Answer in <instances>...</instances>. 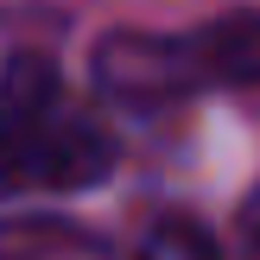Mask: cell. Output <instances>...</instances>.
<instances>
[{
	"mask_svg": "<svg viewBox=\"0 0 260 260\" xmlns=\"http://www.w3.org/2000/svg\"><path fill=\"white\" fill-rule=\"evenodd\" d=\"M95 89L127 108H165L178 95L210 89L197 57V38H152V32H114L95 45Z\"/></svg>",
	"mask_w": 260,
	"mask_h": 260,
	"instance_id": "cell-2",
	"label": "cell"
},
{
	"mask_svg": "<svg viewBox=\"0 0 260 260\" xmlns=\"http://www.w3.org/2000/svg\"><path fill=\"white\" fill-rule=\"evenodd\" d=\"M197 57H203L210 89H216V83L254 89V83H260V7H254V13H229V19L203 25V32H197Z\"/></svg>",
	"mask_w": 260,
	"mask_h": 260,
	"instance_id": "cell-4",
	"label": "cell"
},
{
	"mask_svg": "<svg viewBox=\"0 0 260 260\" xmlns=\"http://www.w3.org/2000/svg\"><path fill=\"white\" fill-rule=\"evenodd\" d=\"M235 260H260V184L248 190V203L235 216Z\"/></svg>",
	"mask_w": 260,
	"mask_h": 260,
	"instance_id": "cell-6",
	"label": "cell"
},
{
	"mask_svg": "<svg viewBox=\"0 0 260 260\" xmlns=\"http://www.w3.org/2000/svg\"><path fill=\"white\" fill-rule=\"evenodd\" d=\"M0 260H114V248L63 216H0Z\"/></svg>",
	"mask_w": 260,
	"mask_h": 260,
	"instance_id": "cell-3",
	"label": "cell"
},
{
	"mask_svg": "<svg viewBox=\"0 0 260 260\" xmlns=\"http://www.w3.org/2000/svg\"><path fill=\"white\" fill-rule=\"evenodd\" d=\"M114 172V140L63 108L57 63L13 57L0 70V197L7 190H89Z\"/></svg>",
	"mask_w": 260,
	"mask_h": 260,
	"instance_id": "cell-1",
	"label": "cell"
},
{
	"mask_svg": "<svg viewBox=\"0 0 260 260\" xmlns=\"http://www.w3.org/2000/svg\"><path fill=\"white\" fill-rule=\"evenodd\" d=\"M134 260H222V248L197 216H165V222H152V235L140 241Z\"/></svg>",
	"mask_w": 260,
	"mask_h": 260,
	"instance_id": "cell-5",
	"label": "cell"
}]
</instances>
